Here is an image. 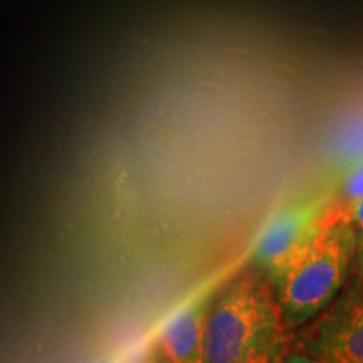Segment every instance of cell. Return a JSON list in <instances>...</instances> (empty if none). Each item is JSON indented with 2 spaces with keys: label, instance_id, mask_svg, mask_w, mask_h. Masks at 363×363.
<instances>
[{
  "label": "cell",
  "instance_id": "cell-1",
  "mask_svg": "<svg viewBox=\"0 0 363 363\" xmlns=\"http://www.w3.org/2000/svg\"><path fill=\"white\" fill-rule=\"evenodd\" d=\"M291 330L284 323L269 279L235 276L211 298L203 323L202 362L272 363L286 360Z\"/></svg>",
  "mask_w": 363,
  "mask_h": 363
},
{
  "label": "cell",
  "instance_id": "cell-2",
  "mask_svg": "<svg viewBox=\"0 0 363 363\" xmlns=\"http://www.w3.org/2000/svg\"><path fill=\"white\" fill-rule=\"evenodd\" d=\"M357 251L355 229L337 219L330 206L311 238L264 272L288 330L306 326L338 296Z\"/></svg>",
  "mask_w": 363,
  "mask_h": 363
},
{
  "label": "cell",
  "instance_id": "cell-3",
  "mask_svg": "<svg viewBox=\"0 0 363 363\" xmlns=\"http://www.w3.org/2000/svg\"><path fill=\"white\" fill-rule=\"evenodd\" d=\"M306 360L363 363V274L353 272L338 296L299 335Z\"/></svg>",
  "mask_w": 363,
  "mask_h": 363
},
{
  "label": "cell",
  "instance_id": "cell-4",
  "mask_svg": "<svg viewBox=\"0 0 363 363\" xmlns=\"http://www.w3.org/2000/svg\"><path fill=\"white\" fill-rule=\"evenodd\" d=\"M331 202V194L323 190L306 195L272 217L252 249L251 261L256 269L266 272L288 254L301 247L321 224Z\"/></svg>",
  "mask_w": 363,
  "mask_h": 363
},
{
  "label": "cell",
  "instance_id": "cell-5",
  "mask_svg": "<svg viewBox=\"0 0 363 363\" xmlns=\"http://www.w3.org/2000/svg\"><path fill=\"white\" fill-rule=\"evenodd\" d=\"M211 298L180 311L160 333L162 353L174 362H202L203 323Z\"/></svg>",
  "mask_w": 363,
  "mask_h": 363
},
{
  "label": "cell",
  "instance_id": "cell-6",
  "mask_svg": "<svg viewBox=\"0 0 363 363\" xmlns=\"http://www.w3.org/2000/svg\"><path fill=\"white\" fill-rule=\"evenodd\" d=\"M331 201H337V206L348 203L363 197V160L353 162L340 169Z\"/></svg>",
  "mask_w": 363,
  "mask_h": 363
},
{
  "label": "cell",
  "instance_id": "cell-7",
  "mask_svg": "<svg viewBox=\"0 0 363 363\" xmlns=\"http://www.w3.org/2000/svg\"><path fill=\"white\" fill-rule=\"evenodd\" d=\"M335 158L340 169L353 162L363 160V116L353 120L338 135L337 145H335Z\"/></svg>",
  "mask_w": 363,
  "mask_h": 363
},
{
  "label": "cell",
  "instance_id": "cell-8",
  "mask_svg": "<svg viewBox=\"0 0 363 363\" xmlns=\"http://www.w3.org/2000/svg\"><path fill=\"white\" fill-rule=\"evenodd\" d=\"M331 212L337 219H342L348 222L353 229H355L357 238H358V247L363 246V197L357 199V201L342 203V206H337V203L331 202Z\"/></svg>",
  "mask_w": 363,
  "mask_h": 363
},
{
  "label": "cell",
  "instance_id": "cell-9",
  "mask_svg": "<svg viewBox=\"0 0 363 363\" xmlns=\"http://www.w3.org/2000/svg\"><path fill=\"white\" fill-rule=\"evenodd\" d=\"M353 269H355L357 272H362L363 274V246L358 247L355 261H353Z\"/></svg>",
  "mask_w": 363,
  "mask_h": 363
}]
</instances>
